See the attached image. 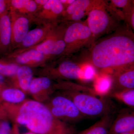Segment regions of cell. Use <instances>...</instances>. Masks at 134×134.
I'll use <instances>...</instances> for the list:
<instances>
[{"label":"cell","mask_w":134,"mask_h":134,"mask_svg":"<svg viewBox=\"0 0 134 134\" xmlns=\"http://www.w3.org/2000/svg\"><path fill=\"white\" fill-rule=\"evenodd\" d=\"M60 1L64 5L65 9L68 6L72 4L74 0H60Z\"/></svg>","instance_id":"f546056e"},{"label":"cell","mask_w":134,"mask_h":134,"mask_svg":"<svg viewBox=\"0 0 134 134\" xmlns=\"http://www.w3.org/2000/svg\"><path fill=\"white\" fill-rule=\"evenodd\" d=\"M20 66L5 59H0V74L4 77H13Z\"/></svg>","instance_id":"603a6c76"},{"label":"cell","mask_w":134,"mask_h":134,"mask_svg":"<svg viewBox=\"0 0 134 134\" xmlns=\"http://www.w3.org/2000/svg\"><path fill=\"white\" fill-rule=\"evenodd\" d=\"M12 25L11 49H16L29 31L31 19L9 8Z\"/></svg>","instance_id":"8fae6325"},{"label":"cell","mask_w":134,"mask_h":134,"mask_svg":"<svg viewBox=\"0 0 134 134\" xmlns=\"http://www.w3.org/2000/svg\"><path fill=\"white\" fill-rule=\"evenodd\" d=\"M90 63L98 69L113 71L134 66V34L128 26L119 27L92 46Z\"/></svg>","instance_id":"6da1fadb"},{"label":"cell","mask_w":134,"mask_h":134,"mask_svg":"<svg viewBox=\"0 0 134 134\" xmlns=\"http://www.w3.org/2000/svg\"><path fill=\"white\" fill-rule=\"evenodd\" d=\"M10 8L18 13L29 16L31 19L38 12V8L33 0H10Z\"/></svg>","instance_id":"d6986e66"},{"label":"cell","mask_w":134,"mask_h":134,"mask_svg":"<svg viewBox=\"0 0 134 134\" xmlns=\"http://www.w3.org/2000/svg\"><path fill=\"white\" fill-rule=\"evenodd\" d=\"M111 1L113 5L116 7L122 9V12L124 15V18L129 12L133 4L132 1L113 0Z\"/></svg>","instance_id":"cb8c5ba5"},{"label":"cell","mask_w":134,"mask_h":134,"mask_svg":"<svg viewBox=\"0 0 134 134\" xmlns=\"http://www.w3.org/2000/svg\"><path fill=\"white\" fill-rule=\"evenodd\" d=\"M47 105L55 118L66 123H75L85 118L72 99L62 93L53 97Z\"/></svg>","instance_id":"5b68a950"},{"label":"cell","mask_w":134,"mask_h":134,"mask_svg":"<svg viewBox=\"0 0 134 134\" xmlns=\"http://www.w3.org/2000/svg\"><path fill=\"white\" fill-rule=\"evenodd\" d=\"M62 94L71 99L85 118L102 117L113 114L114 107L111 99L100 96L93 89L85 86L64 88Z\"/></svg>","instance_id":"3957f363"},{"label":"cell","mask_w":134,"mask_h":134,"mask_svg":"<svg viewBox=\"0 0 134 134\" xmlns=\"http://www.w3.org/2000/svg\"><path fill=\"white\" fill-rule=\"evenodd\" d=\"M66 26L64 23L54 25L44 41L29 48L36 49L42 54L47 56L50 59L60 55H63L66 46L64 39Z\"/></svg>","instance_id":"8992f818"},{"label":"cell","mask_w":134,"mask_h":134,"mask_svg":"<svg viewBox=\"0 0 134 134\" xmlns=\"http://www.w3.org/2000/svg\"><path fill=\"white\" fill-rule=\"evenodd\" d=\"M5 77L0 74V95L3 89H4V85L5 84Z\"/></svg>","instance_id":"f1b7e54d"},{"label":"cell","mask_w":134,"mask_h":134,"mask_svg":"<svg viewBox=\"0 0 134 134\" xmlns=\"http://www.w3.org/2000/svg\"><path fill=\"white\" fill-rule=\"evenodd\" d=\"M6 55L4 59L8 61L19 66H29L31 68L44 64L47 61L50 60L47 56L32 48L21 50L16 49Z\"/></svg>","instance_id":"ba28073f"},{"label":"cell","mask_w":134,"mask_h":134,"mask_svg":"<svg viewBox=\"0 0 134 134\" xmlns=\"http://www.w3.org/2000/svg\"><path fill=\"white\" fill-rule=\"evenodd\" d=\"M106 7L95 8L88 13L86 24L95 39L107 32L113 25V19L107 11Z\"/></svg>","instance_id":"52a82bcc"},{"label":"cell","mask_w":134,"mask_h":134,"mask_svg":"<svg viewBox=\"0 0 134 134\" xmlns=\"http://www.w3.org/2000/svg\"><path fill=\"white\" fill-rule=\"evenodd\" d=\"M7 115V114L3 108L2 107L1 108L0 107V118L5 117Z\"/></svg>","instance_id":"1f68e13d"},{"label":"cell","mask_w":134,"mask_h":134,"mask_svg":"<svg viewBox=\"0 0 134 134\" xmlns=\"http://www.w3.org/2000/svg\"><path fill=\"white\" fill-rule=\"evenodd\" d=\"M12 134H21L19 133V130L18 129L17 127L16 126H15L13 127V129L12 130ZM23 134H37L35 133H33V132H27V133H25Z\"/></svg>","instance_id":"4dcf8cb0"},{"label":"cell","mask_w":134,"mask_h":134,"mask_svg":"<svg viewBox=\"0 0 134 134\" xmlns=\"http://www.w3.org/2000/svg\"><path fill=\"white\" fill-rule=\"evenodd\" d=\"M12 131L8 122L5 121H0V134H12Z\"/></svg>","instance_id":"484cf974"},{"label":"cell","mask_w":134,"mask_h":134,"mask_svg":"<svg viewBox=\"0 0 134 134\" xmlns=\"http://www.w3.org/2000/svg\"><path fill=\"white\" fill-rule=\"evenodd\" d=\"M65 10L60 0H48L41 9L34 16L32 22L42 25L58 24Z\"/></svg>","instance_id":"9c48e42d"},{"label":"cell","mask_w":134,"mask_h":134,"mask_svg":"<svg viewBox=\"0 0 134 134\" xmlns=\"http://www.w3.org/2000/svg\"><path fill=\"white\" fill-rule=\"evenodd\" d=\"M12 79L16 88L26 93L29 92L31 84L34 79L33 70L31 67L20 66Z\"/></svg>","instance_id":"e0dca14e"},{"label":"cell","mask_w":134,"mask_h":134,"mask_svg":"<svg viewBox=\"0 0 134 134\" xmlns=\"http://www.w3.org/2000/svg\"><path fill=\"white\" fill-rule=\"evenodd\" d=\"M111 80L109 93L134 89V66L113 71Z\"/></svg>","instance_id":"7c38bea8"},{"label":"cell","mask_w":134,"mask_h":134,"mask_svg":"<svg viewBox=\"0 0 134 134\" xmlns=\"http://www.w3.org/2000/svg\"><path fill=\"white\" fill-rule=\"evenodd\" d=\"M125 21L134 34V5L133 3L129 13L125 18Z\"/></svg>","instance_id":"d4e9b609"},{"label":"cell","mask_w":134,"mask_h":134,"mask_svg":"<svg viewBox=\"0 0 134 134\" xmlns=\"http://www.w3.org/2000/svg\"><path fill=\"white\" fill-rule=\"evenodd\" d=\"M0 97L5 103L19 104L26 100L25 93L17 88H5L3 89Z\"/></svg>","instance_id":"ffe728a7"},{"label":"cell","mask_w":134,"mask_h":134,"mask_svg":"<svg viewBox=\"0 0 134 134\" xmlns=\"http://www.w3.org/2000/svg\"><path fill=\"white\" fill-rule=\"evenodd\" d=\"M12 25L9 10L0 16V54L6 55L12 49Z\"/></svg>","instance_id":"9a60e30c"},{"label":"cell","mask_w":134,"mask_h":134,"mask_svg":"<svg viewBox=\"0 0 134 134\" xmlns=\"http://www.w3.org/2000/svg\"><path fill=\"white\" fill-rule=\"evenodd\" d=\"M106 96L134 109V89L109 92Z\"/></svg>","instance_id":"7402d4cb"},{"label":"cell","mask_w":134,"mask_h":134,"mask_svg":"<svg viewBox=\"0 0 134 134\" xmlns=\"http://www.w3.org/2000/svg\"><path fill=\"white\" fill-rule=\"evenodd\" d=\"M134 130V109L124 110L114 119L109 134H120Z\"/></svg>","instance_id":"5bb4252c"},{"label":"cell","mask_w":134,"mask_h":134,"mask_svg":"<svg viewBox=\"0 0 134 134\" xmlns=\"http://www.w3.org/2000/svg\"><path fill=\"white\" fill-rule=\"evenodd\" d=\"M52 85V80L49 77L43 76L34 78L29 92L37 99L38 96L48 91Z\"/></svg>","instance_id":"44dd1931"},{"label":"cell","mask_w":134,"mask_h":134,"mask_svg":"<svg viewBox=\"0 0 134 134\" xmlns=\"http://www.w3.org/2000/svg\"><path fill=\"white\" fill-rule=\"evenodd\" d=\"M9 1L0 0V16L9 10Z\"/></svg>","instance_id":"4316f807"},{"label":"cell","mask_w":134,"mask_h":134,"mask_svg":"<svg viewBox=\"0 0 134 134\" xmlns=\"http://www.w3.org/2000/svg\"><path fill=\"white\" fill-rule=\"evenodd\" d=\"M133 1V4L134 5V1Z\"/></svg>","instance_id":"836d02e7"},{"label":"cell","mask_w":134,"mask_h":134,"mask_svg":"<svg viewBox=\"0 0 134 134\" xmlns=\"http://www.w3.org/2000/svg\"><path fill=\"white\" fill-rule=\"evenodd\" d=\"M104 1L98 0H74V2L64 10L63 14L62 19L69 16L77 10H83L87 13L96 8L106 6Z\"/></svg>","instance_id":"2e32d148"},{"label":"cell","mask_w":134,"mask_h":134,"mask_svg":"<svg viewBox=\"0 0 134 134\" xmlns=\"http://www.w3.org/2000/svg\"><path fill=\"white\" fill-rule=\"evenodd\" d=\"M66 48L63 55H70L95 40L86 22L80 21L66 25L64 34Z\"/></svg>","instance_id":"277c9868"},{"label":"cell","mask_w":134,"mask_h":134,"mask_svg":"<svg viewBox=\"0 0 134 134\" xmlns=\"http://www.w3.org/2000/svg\"><path fill=\"white\" fill-rule=\"evenodd\" d=\"M56 24L44 25L29 31L21 43L16 49L25 50L40 44L44 40L53 27Z\"/></svg>","instance_id":"4fadbf2b"},{"label":"cell","mask_w":134,"mask_h":134,"mask_svg":"<svg viewBox=\"0 0 134 134\" xmlns=\"http://www.w3.org/2000/svg\"><path fill=\"white\" fill-rule=\"evenodd\" d=\"M7 115L15 122L37 134H76L68 123L55 118L46 105L36 100H26L19 104L5 103Z\"/></svg>","instance_id":"7a4b0ae2"},{"label":"cell","mask_w":134,"mask_h":134,"mask_svg":"<svg viewBox=\"0 0 134 134\" xmlns=\"http://www.w3.org/2000/svg\"><path fill=\"white\" fill-rule=\"evenodd\" d=\"M120 134H134V130L130 131V132H125V133H122Z\"/></svg>","instance_id":"d6a6232c"},{"label":"cell","mask_w":134,"mask_h":134,"mask_svg":"<svg viewBox=\"0 0 134 134\" xmlns=\"http://www.w3.org/2000/svg\"><path fill=\"white\" fill-rule=\"evenodd\" d=\"M48 0H34L37 6L38 11L40 10L46 3L48 2Z\"/></svg>","instance_id":"83f0119b"},{"label":"cell","mask_w":134,"mask_h":134,"mask_svg":"<svg viewBox=\"0 0 134 134\" xmlns=\"http://www.w3.org/2000/svg\"><path fill=\"white\" fill-rule=\"evenodd\" d=\"M114 119L113 114L104 115L93 125L78 134H109Z\"/></svg>","instance_id":"ac0fdd59"},{"label":"cell","mask_w":134,"mask_h":134,"mask_svg":"<svg viewBox=\"0 0 134 134\" xmlns=\"http://www.w3.org/2000/svg\"><path fill=\"white\" fill-rule=\"evenodd\" d=\"M45 70L53 77L65 79L84 80L83 66L70 60H62L56 67H48Z\"/></svg>","instance_id":"30bf717a"}]
</instances>
